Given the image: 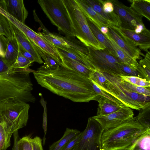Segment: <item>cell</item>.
<instances>
[{
  "label": "cell",
  "mask_w": 150,
  "mask_h": 150,
  "mask_svg": "<svg viewBox=\"0 0 150 150\" xmlns=\"http://www.w3.org/2000/svg\"><path fill=\"white\" fill-rule=\"evenodd\" d=\"M81 132L77 129L67 128L62 137L53 143L49 147V150H61L71 140Z\"/></svg>",
  "instance_id": "cell-27"
},
{
  "label": "cell",
  "mask_w": 150,
  "mask_h": 150,
  "mask_svg": "<svg viewBox=\"0 0 150 150\" xmlns=\"http://www.w3.org/2000/svg\"><path fill=\"white\" fill-rule=\"evenodd\" d=\"M120 82L121 86L127 90L150 96V87H143L132 84L120 77Z\"/></svg>",
  "instance_id": "cell-30"
},
{
  "label": "cell",
  "mask_w": 150,
  "mask_h": 150,
  "mask_svg": "<svg viewBox=\"0 0 150 150\" xmlns=\"http://www.w3.org/2000/svg\"><path fill=\"white\" fill-rule=\"evenodd\" d=\"M47 117L46 115V112H44L43 117V122H42V128L44 132V136L42 139V145L44 146L46 140V135L47 132Z\"/></svg>",
  "instance_id": "cell-45"
},
{
  "label": "cell",
  "mask_w": 150,
  "mask_h": 150,
  "mask_svg": "<svg viewBox=\"0 0 150 150\" xmlns=\"http://www.w3.org/2000/svg\"><path fill=\"white\" fill-rule=\"evenodd\" d=\"M57 48L59 53L60 55L64 56L70 59L76 61L87 67L94 71L92 66L88 61L78 56L77 55H76L74 54L67 52L59 48Z\"/></svg>",
  "instance_id": "cell-37"
},
{
  "label": "cell",
  "mask_w": 150,
  "mask_h": 150,
  "mask_svg": "<svg viewBox=\"0 0 150 150\" xmlns=\"http://www.w3.org/2000/svg\"><path fill=\"white\" fill-rule=\"evenodd\" d=\"M130 7L137 14L150 21V0H133Z\"/></svg>",
  "instance_id": "cell-26"
},
{
  "label": "cell",
  "mask_w": 150,
  "mask_h": 150,
  "mask_svg": "<svg viewBox=\"0 0 150 150\" xmlns=\"http://www.w3.org/2000/svg\"><path fill=\"white\" fill-rule=\"evenodd\" d=\"M105 35L110 41L116 53L117 58L120 62L137 69L138 65L137 60L132 59L120 48L110 37L108 33Z\"/></svg>",
  "instance_id": "cell-23"
},
{
  "label": "cell",
  "mask_w": 150,
  "mask_h": 150,
  "mask_svg": "<svg viewBox=\"0 0 150 150\" xmlns=\"http://www.w3.org/2000/svg\"><path fill=\"white\" fill-rule=\"evenodd\" d=\"M4 53L3 48L1 43L0 41V56L4 58Z\"/></svg>",
  "instance_id": "cell-49"
},
{
  "label": "cell",
  "mask_w": 150,
  "mask_h": 150,
  "mask_svg": "<svg viewBox=\"0 0 150 150\" xmlns=\"http://www.w3.org/2000/svg\"><path fill=\"white\" fill-rule=\"evenodd\" d=\"M140 77L150 82V52L149 51L144 58L139 61L137 69Z\"/></svg>",
  "instance_id": "cell-29"
},
{
  "label": "cell",
  "mask_w": 150,
  "mask_h": 150,
  "mask_svg": "<svg viewBox=\"0 0 150 150\" xmlns=\"http://www.w3.org/2000/svg\"><path fill=\"white\" fill-rule=\"evenodd\" d=\"M101 2L103 10L105 13L110 14L114 12L113 5L111 0H101Z\"/></svg>",
  "instance_id": "cell-42"
},
{
  "label": "cell",
  "mask_w": 150,
  "mask_h": 150,
  "mask_svg": "<svg viewBox=\"0 0 150 150\" xmlns=\"http://www.w3.org/2000/svg\"><path fill=\"white\" fill-rule=\"evenodd\" d=\"M102 72L110 83V90L108 93L116 98L125 105L132 109L139 110L142 108L139 104L127 96L122 91L118 86L114 75Z\"/></svg>",
  "instance_id": "cell-16"
},
{
  "label": "cell",
  "mask_w": 150,
  "mask_h": 150,
  "mask_svg": "<svg viewBox=\"0 0 150 150\" xmlns=\"http://www.w3.org/2000/svg\"><path fill=\"white\" fill-rule=\"evenodd\" d=\"M75 0L85 17L94 23L99 30L102 27L112 25L110 22L98 14L83 0Z\"/></svg>",
  "instance_id": "cell-17"
},
{
  "label": "cell",
  "mask_w": 150,
  "mask_h": 150,
  "mask_svg": "<svg viewBox=\"0 0 150 150\" xmlns=\"http://www.w3.org/2000/svg\"><path fill=\"white\" fill-rule=\"evenodd\" d=\"M97 101L98 103V105L96 116H101L109 115L118 110L122 107L101 96H99Z\"/></svg>",
  "instance_id": "cell-21"
},
{
  "label": "cell",
  "mask_w": 150,
  "mask_h": 150,
  "mask_svg": "<svg viewBox=\"0 0 150 150\" xmlns=\"http://www.w3.org/2000/svg\"><path fill=\"white\" fill-rule=\"evenodd\" d=\"M1 35L9 38L12 36L8 21L0 13V35Z\"/></svg>",
  "instance_id": "cell-35"
},
{
  "label": "cell",
  "mask_w": 150,
  "mask_h": 150,
  "mask_svg": "<svg viewBox=\"0 0 150 150\" xmlns=\"http://www.w3.org/2000/svg\"><path fill=\"white\" fill-rule=\"evenodd\" d=\"M60 55L62 57V62L61 67L78 72L88 79L94 72L87 67L76 61L64 56Z\"/></svg>",
  "instance_id": "cell-24"
},
{
  "label": "cell",
  "mask_w": 150,
  "mask_h": 150,
  "mask_svg": "<svg viewBox=\"0 0 150 150\" xmlns=\"http://www.w3.org/2000/svg\"><path fill=\"white\" fill-rule=\"evenodd\" d=\"M120 77L132 84L143 87H150V82L145 79L135 76H121Z\"/></svg>",
  "instance_id": "cell-34"
},
{
  "label": "cell",
  "mask_w": 150,
  "mask_h": 150,
  "mask_svg": "<svg viewBox=\"0 0 150 150\" xmlns=\"http://www.w3.org/2000/svg\"><path fill=\"white\" fill-rule=\"evenodd\" d=\"M33 73L42 87L74 102H88L99 98L91 80L73 70L60 66L52 69L44 64Z\"/></svg>",
  "instance_id": "cell-1"
},
{
  "label": "cell",
  "mask_w": 150,
  "mask_h": 150,
  "mask_svg": "<svg viewBox=\"0 0 150 150\" xmlns=\"http://www.w3.org/2000/svg\"><path fill=\"white\" fill-rule=\"evenodd\" d=\"M9 146L7 142L6 125L0 113V150H6Z\"/></svg>",
  "instance_id": "cell-32"
},
{
  "label": "cell",
  "mask_w": 150,
  "mask_h": 150,
  "mask_svg": "<svg viewBox=\"0 0 150 150\" xmlns=\"http://www.w3.org/2000/svg\"><path fill=\"white\" fill-rule=\"evenodd\" d=\"M38 52L45 61L44 64L49 68L52 69L57 68L59 66L56 61L48 53L36 46Z\"/></svg>",
  "instance_id": "cell-33"
},
{
  "label": "cell",
  "mask_w": 150,
  "mask_h": 150,
  "mask_svg": "<svg viewBox=\"0 0 150 150\" xmlns=\"http://www.w3.org/2000/svg\"><path fill=\"white\" fill-rule=\"evenodd\" d=\"M32 63V62L22 55L19 52L16 60L11 67L27 69L29 68Z\"/></svg>",
  "instance_id": "cell-38"
},
{
  "label": "cell",
  "mask_w": 150,
  "mask_h": 150,
  "mask_svg": "<svg viewBox=\"0 0 150 150\" xmlns=\"http://www.w3.org/2000/svg\"><path fill=\"white\" fill-rule=\"evenodd\" d=\"M8 21L12 35L16 39L18 42L32 56L35 62L39 64L44 63V62L39 54L36 45L30 39Z\"/></svg>",
  "instance_id": "cell-14"
},
{
  "label": "cell",
  "mask_w": 150,
  "mask_h": 150,
  "mask_svg": "<svg viewBox=\"0 0 150 150\" xmlns=\"http://www.w3.org/2000/svg\"><path fill=\"white\" fill-rule=\"evenodd\" d=\"M119 67L124 76H135L140 77L137 69L127 65L121 63L119 64Z\"/></svg>",
  "instance_id": "cell-40"
},
{
  "label": "cell",
  "mask_w": 150,
  "mask_h": 150,
  "mask_svg": "<svg viewBox=\"0 0 150 150\" xmlns=\"http://www.w3.org/2000/svg\"><path fill=\"white\" fill-rule=\"evenodd\" d=\"M109 34L117 45L132 59L137 60L142 54L139 49L132 45L116 33L109 25L107 26Z\"/></svg>",
  "instance_id": "cell-18"
},
{
  "label": "cell",
  "mask_w": 150,
  "mask_h": 150,
  "mask_svg": "<svg viewBox=\"0 0 150 150\" xmlns=\"http://www.w3.org/2000/svg\"><path fill=\"white\" fill-rule=\"evenodd\" d=\"M0 41L4 53V60L8 66L11 67L15 63L18 55V42L13 35L9 38L3 35H0Z\"/></svg>",
  "instance_id": "cell-15"
},
{
  "label": "cell",
  "mask_w": 150,
  "mask_h": 150,
  "mask_svg": "<svg viewBox=\"0 0 150 150\" xmlns=\"http://www.w3.org/2000/svg\"><path fill=\"white\" fill-rule=\"evenodd\" d=\"M42 141L41 138L38 136L33 138H32L31 142L33 150H43Z\"/></svg>",
  "instance_id": "cell-41"
},
{
  "label": "cell",
  "mask_w": 150,
  "mask_h": 150,
  "mask_svg": "<svg viewBox=\"0 0 150 150\" xmlns=\"http://www.w3.org/2000/svg\"><path fill=\"white\" fill-rule=\"evenodd\" d=\"M133 117L115 127L104 130L101 137L102 150H125L148 129Z\"/></svg>",
  "instance_id": "cell-3"
},
{
  "label": "cell",
  "mask_w": 150,
  "mask_h": 150,
  "mask_svg": "<svg viewBox=\"0 0 150 150\" xmlns=\"http://www.w3.org/2000/svg\"><path fill=\"white\" fill-rule=\"evenodd\" d=\"M101 32L104 35H105L108 33V30L107 27L103 26L100 29Z\"/></svg>",
  "instance_id": "cell-48"
},
{
  "label": "cell",
  "mask_w": 150,
  "mask_h": 150,
  "mask_svg": "<svg viewBox=\"0 0 150 150\" xmlns=\"http://www.w3.org/2000/svg\"><path fill=\"white\" fill-rule=\"evenodd\" d=\"M38 2L52 23L60 33L75 37L74 30L63 0H38Z\"/></svg>",
  "instance_id": "cell-6"
},
{
  "label": "cell",
  "mask_w": 150,
  "mask_h": 150,
  "mask_svg": "<svg viewBox=\"0 0 150 150\" xmlns=\"http://www.w3.org/2000/svg\"><path fill=\"white\" fill-rule=\"evenodd\" d=\"M114 76L118 86L127 96L139 104L142 107V108L150 106V96L125 89L121 86L120 83V77L115 76Z\"/></svg>",
  "instance_id": "cell-25"
},
{
  "label": "cell",
  "mask_w": 150,
  "mask_h": 150,
  "mask_svg": "<svg viewBox=\"0 0 150 150\" xmlns=\"http://www.w3.org/2000/svg\"><path fill=\"white\" fill-rule=\"evenodd\" d=\"M35 71L30 68L9 67L0 73V100L9 98L28 103H34L32 93L33 84L30 74Z\"/></svg>",
  "instance_id": "cell-2"
},
{
  "label": "cell",
  "mask_w": 150,
  "mask_h": 150,
  "mask_svg": "<svg viewBox=\"0 0 150 150\" xmlns=\"http://www.w3.org/2000/svg\"><path fill=\"white\" fill-rule=\"evenodd\" d=\"M88 53L87 60L94 71H99L119 77L124 76L119 64L121 63L107 50H98L91 46L87 47Z\"/></svg>",
  "instance_id": "cell-7"
},
{
  "label": "cell",
  "mask_w": 150,
  "mask_h": 150,
  "mask_svg": "<svg viewBox=\"0 0 150 150\" xmlns=\"http://www.w3.org/2000/svg\"><path fill=\"white\" fill-rule=\"evenodd\" d=\"M114 6V12L119 17L121 24L120 28L134 30L136 26L144 24L142 17L117 0H111Z\"/></svg>",
  "instance_id": "cell-10"
},
{
  "label": "cell",
  "mask_w": 150,
  "mask_h": 150,
  "mask_svg": "<svg viewBox=\"0 0 150 150\" xmlns=\"http://www.w3.org/2000/svg\"><path fill=\"white\" fill-rule=\"evenodd\" d=\"M134 115L132 109L125 106L118 110L109 115L101 116H95L93 117L105 130L119 125L132 118Z\"/></svg>",
  "instance_id": "cell-12"
},
{
  "label": "cell",
  "mask_w": 150,
  "mask_h": 150,
  "mask_svg": "<svg viewBox=\"0 0 150 150\" xmlns=\"http://www.w3.org/2000/svg\"><path fill=\"white\" fill-rule=\"evenodd\" d=\"M95 11L103 17L110 22L113 25L120 27L121 22L119 18L113 12L108 14L103 9L101 0H83Z\"/></svg>",
  "instance_id": "cell-20"
},
{
  "label": "cell",
  "mask_w": 150,
  "mask_h": 150,
  "mask_svg": "<svg viewBox=\"0 0 150 150\" xmlns=\"http://www.w3.org/2000/svg\"><path fill=\"white\" fill-rule=\"evenodd\" d=\"M125 150H150V129L146 130Z\"/></svg>",
  "instance_id": "cell-28"
},
{
  "label": "cell",
  "mask_w": 150,
  "mask_h": 150,
  "mask_svg": "<svg viewBox=\"0 0 150 150\" xmlns=\"http://www.w3.org/2000/svg\"><path fill=\"white\" fill-rule=\"evenodd\" d=\"M32 41L37 46L49 54L59 66H62V57L57 48L44 37L40 32L37 33L36 36Z\"/></svg>",
  "instance_id": "cell-19"
},
{
  "label": "cell",
  "mask_w": 150,
  "mask_h": 150,
  "mask_svg": "<svg viewBox=\"0 0 150 150\" xmlns=\"http://www.w3.org/2000/svg\"><path fill=\"white\" fill-rule=\"evenodd\" d=\"M136 117L139 123L144 128L150 129V106L141 108Z\"/></svg>",
  "instance_id": "cell-31"
},
{
  "label": "cell",
  "mask_w": 150,
  "mask_h": 150,
  "mask_svg": "<svg viewBox=\"0 0 150 150\" xmlns=\"http://www.w3.org/2000/svg\"><path fill=\"white\" fill-rule=\"evenodd\" d=\"M38 23L42 30V32H40V34L55 47L74 54L88 61V52L87 47L78 39L75 37L64 36L56 33H51L41 21Z\"/></svg>",
  "instance_id": "cell-8"
},
{
  "label": "cell",
  "mask_w": 150,
  "mask_h": 150,
  "mask_svg": "<svg viewBox=\"0 0 150 150\" xmlns=\"http://www.w3.org/2000/svg\"><path fill=\"white\" fill-rule=\"evenodd\" d=\"M86 19L88 26L96 39L104 46L110 54L117 58L116 53L108 38L91 21L87 18Z\"/></svg>",
  "instance_id": "cell-22"
},
{
  "label": "cell",
  "mask_w": 150,
  "mask_h": 150,
  "mask_svg": "<svg viewBox=\"0 0 150 150\" xmlns=\"http://www.w3.org/2000/svg\"><path fill=\"white\" fill-rule=\"evenodd\" d=\"M31 138L29 135L25 136L20 138L18 142L19 150H33Z\"/></svg>",
  "instance_id": "cell-39"
},
{
  "label": "cell",
  "mask_w": 150,
  "mask_h": 150,
  "mask_svg": "<svg viewBox=\"0 0 150 150\" xmlns=\"http://www.w3.org/2000/svg\"><path fill=\"white\" fill-rule=\"evenodd\" d=\"M81 133L82 132H81L75 137L71 140L61 150H72L73 147L79 139Z\"/></svg>",
  "instance_id": "cell-43"
},
{
  "label": "cell",
  "mask_w": 150,
  "mask_h": 150,
  "mask_svg": "<svg viewBox=\"0 0 150 150\" xmlns=\"http://www.w3.org/2000/svg\"><path fill=\"white\" fill-rule=\"evenodd\" d=\"M91 81L92 82V86L94 91L98 95L101 96L106 98L117 103L121 107L125 106L116 98L109 93L101 89L93 82Z\"/></svg>",
  "instance_id": "cell-36"
},
{
  "label": "cell",
  "mask_w": 150,
  "mask_h": 150,
  "mask_svg": "<svg viewBox=\"0 0 150 150\" xmlns=\"http://www.w3.org/2000/svg\"><path fill=\"white\" fill-rule=\"evenodd\" d=\"M73 27L75 37L87 47L104 50V46L96 39L88 24L86 18L75 0H63Z\"/></svg>",
  "instance_id": "cell-5"
},
{
  "label": "cell",
  "mask_w": 150,
  "mask_h": 150,
  "mask_svg": "<svg viewBox=\"0 0 150 150\" xmlns=\"http://www.w3.org/2000/svg\"><path fill=\"white\" fill-rule=\"evenodd\" d=\"M13 136V145L12 150H19L18 146V142L20 138L19 136L18 130L14 132Z\"/></svg>",
  "instance_id": "cell-46"
},
{
  "label": "cell",
  "mask_w": 150,
  "mask_h": 150,
  "mask_svg": "<svg viewBox=\"0 0 150 150\" xmlns=\"http://www.w3.org/2000/svg\"><path fill=\"white\" fill-rule=\"evenodd\" d=\"M104 130L93 117L88 118L86 128L72 150H102L101 137Z\"/></svg>",
  "instance_id": "cell-9"
},
{
  "label": "cell",
  "mask_w": 150,
  "mask_h": 150,
  "mask_svg": "<svg viewBox=\"0 0 150 150\" xmlns=\"http://www.w3.org/2000/svg\"><path fill=\"white\" fill-rule=\"evenodd\" d=\"M30 108L28 103L12 98L0 100V113L6 125L9 146L13 132L26 126Z\"/></svg>",
  "instance_id": "cell-4"
},
{
  "label": "cell",
  "mask_w": 150,
  "mask_h": 150,
  "mask_svg": "<svg viewBox=\"0 0 150 150\" xmlns=\"http://www.w3.org/2000/svg\"><path fill=\"white\" fill-rule=\"evenodd\" d=\"M110 26L118 35L132 46H138L148 52L150 47V31L147 28L142 33L137 34L133 30L121 28L112 25Z\"/></svg>",
  "instance_id": "cell-11"
},
{
  "label": "cell",
  "mask_w": 150,
  "mask_h": 150,
  "mask_svg": "<svg viewBox=\"0 0 150 150\" xmlns=\"http://www.w3.org/2000/svg\"><path fill=\"white\" fill-rule=\"evenodd\" d=\"M18 51L21 54L33 63L35 62L34 59L31 54L28 52L18 42Z\"/></svg>",
  "instance_id": "cell-44"
},
{
  "label": "cell",
  "mask_w": 150,
  "mask_h": 150,
  "mask_svg": "<svg viewBox=\"0 0 150 150\" xmlns=\"http://www.w3.org/2000/svg\"><path fill=\"white\" fill-rule=\"evenodd\" d=\"M146 29L144 24H140L136 26L134 31L137 34H140Z\"/></svg>",
  "instance_id": "cell-47"
},
{
  "label": "cell",
  "mask_w": 150,
  "mask_h": 150,
  "mask_svg": "<svg viewBox=\"0 0 150 150\" xmlns=\"http://www.w3.org/2000/svg\"><path fill=\"white\" fill-rule=\"evenodd\" d=\"M0 10L23 24L28 15L23 0H0Z\"/></svg>",
  "instance_id": "cell-13"
}]
</instances>
